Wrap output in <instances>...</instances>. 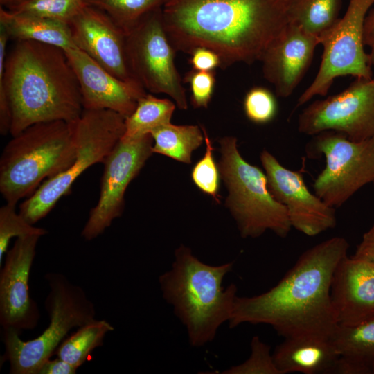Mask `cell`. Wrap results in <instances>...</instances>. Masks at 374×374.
Returning a JSON list of instances; mask_svg holds the SVG:
<instances>
[{"label": "cell", "mask_w": 374, "mask_h": 374, "mask_svg": "<svg viewBox=\"0 0 374 374\" xmlns=\"http://www.w3.org/2000/svg\"><path fill=\"white\" fill-rule=\"evenodd\" d=\"M305 151L309 158L326 159L313 188L332 207L342 206L363 186L374 182V137L353 141L342 133L324 131L314 135Z\"/></svg>", "instance_id": "9c48e42d"}, {"label": "cell", "mask_w": 374, "mask_h": 374, "mask_svg": "<svg viewBox=\"0 0 374 374\" xmlns=\"http://www.w3.org/2000/svg\"><path fill=\"white\" fill-rule=\"evenodd\" d=\"M16 205L6 203L0 208V265L12 238L37 235L43 236L48 231L28 222L16 211Z\"/></svg>", "instance_id": "f1b7e54d"}, {"label": "cell", "mask_w": 374, "mask_h": 374, "mask_svg": "<svg viewBox=\"0 0 374 374\" xmlns=\"http://www.w3.org/2000/svg\"><path fill=\"white\" fill-rule=\"evenodd\" d=\"M353 256L365 260L374 267V224L363 235Z\"/></svg>", "instance_id": "e575fe53"}, {"label": "cell", "mask_w": 374, "mask_h": 374, "mask_svg": "<svg viewBox=\"0 0 374 374\" xmlns=\"http://www.w3.org/2000/svg\"><path fill=\"white\" fill-rule=\"evenodd\" d=\"M150 134L154 141L153 153L186 163L191 162L193 152L204 140L203 131L199 126L177 125L171 123L155 129Z\"/></svg>", "instance_id": "603a6c76"}, {"label": "cell", "mask_w": 374, "mask_h": 374, "mask_svg": "<svg viewBox=\"0 0 374 374\" xmlns=\"http://www.w3.org/2000/svg\"><path fill=\"white\" fill-rule=\"evenodd\" d=\"M330 296L338 326H355L373 318L374 267L344 257L334 271Z\"/></svg>", "instance_id": "d6986e66"}, {"label": "cell", "mask_w": 374, "mask_h": 374, "mask_svg": "<svg viewBox=\"0 0 374 374\" xmlns=\"http://www.w3.org/2000/svg\"><path fill=\"white\" fill-rule=\"evenodd\" d=\"M188 60L193 69L204 71H213L216 68L221 67V59L213 50L199 47L190 53Z\"/></svg>", "instance_id": "836d02e7"}, {"label": "cell", "mask_w": 374, "mask_h": 374, "mask_svg": "<svg viewBox=\"0 0 374 374\" xmlns=\"http://www.w3.org/2000/svg\"><path fill=\"white\" fill-rule=\"evenodd\" d=\"M215 73L192 69L183 79L188 83L190 89L191 104L195 108H207L212 98L215 86Z\"/></svg>", "instance_id": "d6a6232c"}, {"label": "cell", "mask_w": 374, "mask_h": 374, "mask_svg": "<svg viewBox=\"0 0 374 374\" xmlns=\"http://www.w3.org/2000/svg\"><path fill=\"white\" fill-rule=\"evenodd\" d=\"M125 118L108 109H84L73 122L76 156L66 170L45 180L19 206V213L35 224L46 216L74 181L89 167L103 163L122 138Z\"/></svg>", "instance_id": "ba28073f"}, {"label": "cell", "mask_w": 374, "mask_h": 374, "mask_svg": "<svg viewBox=\"0 0 374 374\" xmlns=\"http://www.w3.org/2000/svg\"><path fill=\"white\" fill-rule=\"evenodd\" d=\"M373 4L374 0H350L343 17L320 38L323 52L318 73L299 98L296 107L315 96H326L338 77L372 78L369 55L364 49V30L366 17Z\"/></svg>", "instance_id": "30bf717a"}, {"label": "cell", "mask_w": 374, "mask_h": 374, "mask_svg": "<svg viewBox=\"0 0 374 374\" xmlns=\"http://www.w3.org/2000/svg\"><path fill=\"white\" fill-rule=\"evenodd\" d=\"M372 374H374V367H373V371H372Z\"/></svg>", "instance_id": "ab89813d"}, {"label": "cell", "mask_w": 374, "mask_h": 374, "mask_svg": "<svg viewBox=\"0 0 374 374\" xmlns=\"http://www.w3.org/2000/svg\"><path fill=\"white\" fill-rule=\"evenodd\" d=\"M44 278L49 287L44 301L50 319L48 328L28 341L21 339L20 333L15 330H2L5 353L1 362H9L11 374H37L71 329L96 319L94 303L80 286L58 272H48Z\"/></svg>", "instance_id": "8992f818"}, {"label": "cell", "mask_w": 374, "mask_h": 374, "mask_svg": "<svg viewBox=\"0 0 374 374\" xmlns=\"http://www.w3.org/2000/svg\"><path fill=\"white\" fill-rule=\"evenodd\" d=\"M298 130L311 136L335 131L353 141L374 137V78L357 79L339 93L310 103L299 116Z\"/></svg>", "instance_id": "7c38bea8"}, {"label": "cell", "mask_w": 374, "mask_h": 374, "mask_svg": "<svg viewBox=\"0 0 374 374\" xmlns=\"http://www.w3.org/2000/svg\"><path fill=\"white\" fill-rule=\"evenodd\" d=\"M153 139L147 134L131 139H121L104 164L98 201L90 211L81 236L91 241L102 235L121 216L125 193L152 152Z\"/></svg>", "instance_id": "4fadbf2b"}, {"label": "cell", "mask_w": 374, "mask_h": 374, "mask_svg": "<svg viewBox=\"0 0 374 374\" xmlns=\"http://www.w3.org/2000/svg\"><path fill=\"white\" fill-rule=\"evenodd\" d=\"M331 339L340 355L335 373L372 374L374 317L355 326H338Z\"/></svg>", "instance_id": "44dd1931"}, {"label": "cell", "mask_w": 374, "mask_h": 374, "mask_svg": "<svg viewBox=\"0 0 374 374\" xmlns=\"http://www.w3.org/2000/svg\"><path fill=\"white\" fill-rule=\"evenodd\" d=\"M161 8L148 13L127 33L128 64L134 78L146 91L164 93L185 110L186 89L175 62L177 51L163 26Z\"/></svg>", "instance_id": "8fae6325"}, {"label": "cell", "mask_w": 374, "mask_h": 374, "mask_svg": "<svg viewBox=\"0 0 374 374\" xmlns=\"http://www.w3.org/2000/svg\"><path fill=\"white\" fill-rule=\"evenodd\" d=\"M233 262L211 265L192 250L180 245L170 270L159 277L164 300L185 326L190 344L201 347L211 342L219 328L229 321L237 297V286L224 287Z\"/></svg>", "instance_id": "277c9868"}, {"label": "cell", "mask_w": 374, "mask_h": 374, "mask_svg": "<svg viewBox=\"0 0 374 374\" xmlns=\"http://www.w3.org/2000/svg\"><path fill=\"white\" fill-rule=\"evenodd\" d=\"M39 235L16 238L4 256L0 271V325L2 330L35 328L40 319L37 302L30 296L28 281Z\"/></svg>", "instance_id": "9a60e30c"}, {"label": "cell", "mask_w": 374, "mask_h": 374, "mask_svg": "<svg viewBox=\"0 0 374 374\" xmlns=\"http://www.w3.org/2000/svg\"><path fill=\"white\" fill-rule=\"evenodd\" d=\"M220 145L218 166L229 191L226 206L240 235L256 238L269 230L286 238L292 229L287 211L271 193L265 172L244 160L235 137H223Z\"/></svg>", "instance_id": "52a82bcc"}, {"label": "cell", "mask_w": 374, "mask_h": 374, "mask_svg": "<svg viewBox=\"0 0 374 374\" xmlns=\"http://www.w3.org/2000/svg\"><path fill=\"white\" fill-rule=\"evenodd\" d=\"M341 0H295L291 22L319 39L339 19Z\"/></svg>", "instance_id": "484cf974"}, {"label": "cell", "mask_w": 374, "mask_h": 374, "mask_svg": "<svg viewBox=\"0 0 374 374\" xmlns=\"http://www.w3.org/2000/svg\"><path fill=\"white\" fill-rule=\"evenodd\" d=\"M295 0H167L162 20L176 50L190 54L204 47L221 68L259 60L290 24Z\"/></svg>", "instance_id": "6da1fadb"}, {"label": "cell", "mask_w": 374, "mask_h": 374, "mask_svg": "<svg viewBox=\"0 0 374 374\" xmlns=\"http://www.w3.org/2000/svg\"><path fill=\"white\" fill-rule=\"evenodd\" d=\"M260 159L269 190L286 208L292 227L314 236L336 226L335 208L308 190L300 172L284 167L266 150L262 151Z\"/></svg>", "instance_id": "5bb4252c"}, {"label": "cell", "mask_w": 374, "mask_h": 374, "mask_svg": "<svg viewBox=\"0 0 374 374\" xmlns=\"http://www.w3.org/2000/svg\"><path fill=\"white\" fill-rule=\"evenodd\" d=\"M175 103L159 98L151 93L141 98L133 113L125 119L124 139H131L147 134L170 123Z\"/></svg>", "instance_id": "cb8c5ba5"}, {"label": "cell", "mask_w": 374, "mask_h": 374, "mask_svg": "<svg viewBox=\"0 0 374 374\" xmlns=\"http://www.w3.org/2000/svg\"><path fill=\"white\" fill-rule=\"evenodd\" d=\"M243 109L249 121L256 124H265L275 118L278 105L271 91L262 87H255L247 92Z\"/></svg>", "instance_id": "1f68e13d"}, {"label": "cell", "mask_w": 374, "mask_h": 374, "mask_svg": "<svg viewBox=\"0 0 374 374\" xmlns=\"http://www.w3.org/2000/svg\"><path fill=\"white\" fill-rule=\"evenodd\" d=\"M89 6L107 13L126 34L145 15L162 8L167 0H87Z\"/></svg>", "instance_id": "4316f807"}, {"label": "cell", "mask_w": 374, "mask_h": 374, "mask_svg": "<svg viewBox=\"0 0 374 374\" xmlns=\"http://www.w3.org/2000/svg\"><path fill=\"white\" fill-rule=\"evenodd\" d=\"M69 26L76 48L118 78L136 81L128 64L127 34L107 13L87 6Z\"/></svg>", "instance_id": "e0dca14e"}, {"label": "cell", "mask_w": 374, "mask_h": 374, "mask_svg": "<svg viewBox=\"0 0 374 374\" xmlns=\"http://www.w3.org/2000/svg\"><path fill=\"white\" fill-rule=\"evenodd\" d=\"M64 51L78 79L84 109L112 110L126 118L147 93L139 82L118 78L82 51Z\"/></svg>", "instance_id": "2e32d148"}, {"label": "cell", "mask_w": 374, "mask_h": 374, "mask_svg": "<svg viewBox=\"0 0 374 374\" xmlns=\"http://www.w3.org/2000/svg\"><path fill=\"white\" fill-rule=\"evenodd\" d=\"M272 354L282 374H333L340 357L331 338L316 336L285 338Z\"/></svg>", "instance_id": "ffe728a7"}, {"label": "cell", "mask_w": 374, "mask_h": 374, "mask_svg": "<svg viewBox=\"0 0 374 374\" xmlns=\"http://www.w3.org/2000/svg\"><path fill=\"white\" fill-rule=\"evenodd\" d=\"M114 330V326L107 321L96 319L64 339L55 354L78 368L88 359L95 348L103 345L105 335Z\"/></svg>", "instance_id": "d4e9b609"}, {"label": "cell", "mask_w": 374, "mask_h": 374, "mask_svg": "<svg viewBox=\"0 0 374 374\" xmlns=\"http://www.w3.org/2000/svg\"><path fill=\"white\" fill-rule=\"evenodd\" d=\"M204 136L206 152L204 157L193 166L191 178L195 186L204 193L210 195L217 203L221 175L219 166L213 156V147L206 129L201 127Z\"/></svg>", "instance_id": "f546056e"}, {"label": "cell", "mask_w": 374, "mask_h": 374, "mask_svg": "<svg viewBox=\"0 0 374 374\" xmlns=\"http://www.w3.org/2000/svg\"><path fill=\"white\" fill-rule=\"evenodd\" d=\"M21 0H0L1 6L7 8L12 4H15Z\"/></svg>", "instance_id": "74e56055"}, {"label": "cell", "mask_w": 374, "mask_h": 374, "mask_svg": "<svg viewBox=\"0 0 374 374\" xmlns=\"http://www.w3.org/2000/svg\"><path fill=\"white\" fill-rule=\"evenodd\" d=\"M0 27V83L10 106L14 136L44 122L73 123L84 110L79 83L65 51L33 41H17Z\"/></svg>", "instance_id": "3957f363"}, {"label": "cell", "mask_w": 374, "mask_h": 374, "mask_svg": "<svg viewBox=\"0 0 374 374\" xmlns=\"http://www.w3.org/2000/svg\"><path fill=\"white\" fill-rule=\"evenodd\" d=\"M348 241L333 237L307 249L268 291L238 296L229 323L267 324L285 338H331L338 327L330 296L334 271L347 255Z\"/></svg>", "instance_id": "7a4b0ae2"}, {"label": "cell", "mask_w": 374, "mask_h": 374, "mask_svg": "<svg viewBox=\"0 0 374 374\" xmlns=\"http://www.w3.org/2000/svg\"><path fill=\"white\" fill-rule=\"evenodd\" d=\"M77 368L57 357L46 360L39 368L37 374H75Z\"/></svg>", "instance_id": "d590c367"}, {"label": "cell", "mask_w": 374, "mask_h": 374, "mask_svg": "<svg viewBox=\"0 0 374 374\" xmlns=\"http://www.w3.org/2000/svg\"><path fill=\"white\" fill-rule=\"evenodd\" d=\"M364 44L371 48H374V9L368 12L365 19Z\"/></svg>", "instance_id": "8d00e7d4"}, {"label": "cell", "mask_w": 374, "mask_h": 374, "mask_svg": "<svg viewBox=\"0 0 374 374\" xmlns=\"http://www.w3.org/2000/svg\"><path fill=\"white\" fill-rule=\"evenodd\" d=\"M76 156L73 123H39L12 136L0 158V192L16 205L46 179L66 170Z\"/></svg>", "instance_id": "5b68a950"}, {"label": "cell", "mask_w": 374, "mask_h": 374, "mask_svg": "<svg viewBox=\"0 0 374 374\" xmlns=\"http://www.w3.org/2000/svg\"><path fill=\"white\" fill-rule=\"evenodd\" d=\"M224 374H282L275 364L269 345L259 337L254 336L251 341V354L243 363L232 366L224 371Z\"/></svg>", "instance_id": "4dcf8cb0"}, {"label": "cell", "mask_w": 374, "mask_h": 374, "mask_svg": "<svg viewBox=\"0 0 374 374\" xmlns=\"http://www.w3.org/2000/svg\"><path fill=\"white\" fill-rule=\"evenodd\" d=\"M87 6V0H21L6 8L69 25Z\"/></svg>", "instance_id": "83f0119b"}, {"label": "cell", "mask_w": 374, "mask_h": 374, "mask_svg": "<svg viewBox=\"0 0 374 374\" xmlns=\"http://www.w3.org/2000/svg\"><path fill=\"white\" fill-rule=\"evenodd\" d=\"M368 55H369L370 64L374 66V48H371V52Z\"/></svg>", "instance_id": "f35d334b"}, {"label": "cell", "mask_w": 374, "mask_h": 374, "mask_svg": "<svg viewBox=\"0 0 374 374\" xmlns=\"http://www.w3.org/2000/svg\"><path fill=\"white\" fill-rule=\"evenodd\" d=\"M320 39L290 24L269 44L260 61L265 78L274 86L276 93L289 97L310 66Z\"/></svg>", "instance_id": "ac0fdd59"}, {"label": "cell", "mask_w": 374, "mask_h": 374, "mask_svg": "<svg viewBox=\"0 0 374 374\" xmlns=\"http://www.w3.org/2000/svg\"><path fill=\"white\" fill-rule=\"evenodd\" d=\"M0 27L10 39L33 41L59 47L76 48L69 24L0 7Z\"/></svg>", "instance_id": "7402d4cb"}, {"label": "cell", "mask_w": 374, "mask_h": 374, "mask_svg": "<svg viewBox=\"0 0 374 374\" xmlns=\"http://www.w3.org/2000/svg\"><path fill=\"white\" fill-rule=\"evenodd\" d=\"M373 185H374V182H373Z\"/></svg>", "instance_id": "60d3db41"}]
</instances>
